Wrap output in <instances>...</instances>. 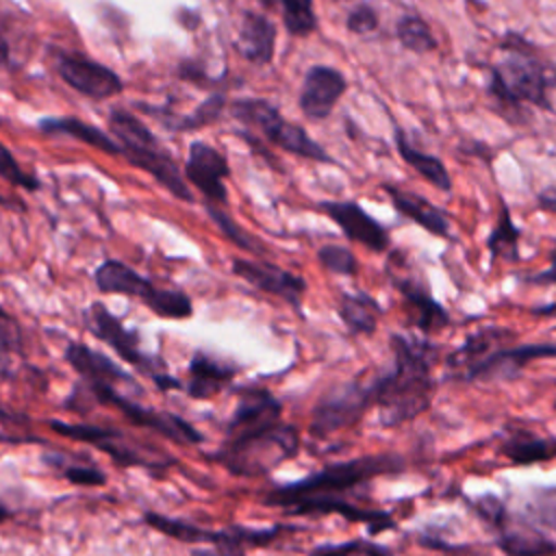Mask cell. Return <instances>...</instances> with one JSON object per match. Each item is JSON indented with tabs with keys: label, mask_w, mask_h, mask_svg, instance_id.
<instances>
[{
	"label": "cell",
	"mask_w": 556,
	"mask_h": 556,
	"mask_svg": "<svg viewBox=\"0 0 556 556\" xmlns=\"http://www.w3.org/2000/svg\"><path fill=\"white\" fill-rule=\"evenodd\" d=\"M404 469L406 460L395 452L367 454L326 465L302 480L280 484L265 493V504L285 508L287 515H341L352 523L367 526L369 534H380L395 526L391 513L356 506L348 500V493L374 478L395 476Z\"/></svg>",
	"instance_id": "1"
},
{
	"label": "cell",
	"mask_w": 556,
	"mask_h": 556,
	"mask_svg": "<svg viewBox=\"0 0 556 556\" xmlns=\"http://www.w3.org/2000/svg\"><path fill=\"white\" fill-rule=\"evenodd\" d=\"M389 348L391 367L376 376V408L382 428H397L430 408L441 350L426 337L402 332H391Z\"/></svg>",
	"instance_id": "2"
},
{
	"label": "cell",
	"mask_w": 556,
	"mask_h": 556,
	"mask_svg": "<svg viewBox=\"0 0 556 556\" xmlns=\"http://www.w3.org/2000/svg\"><path fill=\"white\" fill-rule=\"evenodd\" d=\"M504 56L491 70L489 96L506 106H519L528 102L532 106L549 109V87L554 76L541 61L539 52L517 33H506L502 39Z\"/></svg>",
	"instance_id": "3"
},
{
	"label": "cell",
	"mask_w": 556,
	"mask_h": 556,
	"mask_svg": "<svg viewBox=\"0 0 556 556\" xmlns=\"http://www.w3.org/2000/svg\"><path fill=\"white\" fill-rule=\"evenodd\" d=\"M109 128L115 135L117 143L122 146V156L148 172L159 185H163L172 195L185 202H193V195L185 182V174L176 165V161L161 148L159 139L150 132V128L139 122L132 113L124 109H113L109 113Z\"/></svg>",
	"instance_id": "4"
},
{
	"label": "cell",
	"mask_w": 556,
	"mask_h": 556,
	"mask_svg": "<svg viewBox=\"0 0 556 556\" xmlns=\"http://www.w3.org/2000/svg\"><path fill=\"white\" fill-rule=\"evenodd\" d=\"M465 506L493 534L495 545L506 556H556V545L539 532L510 500L495 493L463 497Z\"/></svg>",
	"instance_id": "5"
},
{
	"label": "cell",
	"mask_w": 556,
	"mask_h": 556,
	"mask_svg": "<svg viewBox=\"0 0 556 556\" xmlns=\"http://www.w3.org/2000/svg\"><path fill=\"white\" fill-rule=\"evenodd\" d=\"M298 450H300L298 430L280 421L278 426L265 432L226 441L217 452L211 454V458L235 476L254 478V476L269 473L280 463L295 456Z\"/></svg>",
	"instance_id": "6"
},
{
	"label": "cell",
	"mask_w": 556,
	"mask_h": 556,
	"mask_svg": "<svg viewBox=\"0 0 556 556\" xmlns=\"http://www.w3.org/2000/svg\"><path fill=\"white\" fill-rule=\"evenodd\" d=\"M96 287L104 293H117L141 300L154 315L165 319H187L193 313L187 293L176 289H159L152 280L122 261H104L93 274Z\"/></svg>",
	"instance_id": "7"
},
{
	"label": "cell",
	"mask_w": 556,
	"mask_h": 556,
	"mask_svg": "<svg viewBox=\"0 0 556 556\" xmlns=\"http://www.w3.org/2000/svg\"><path fill=\"white\" fill-rule=\"evenodd\" d=\"M230 111L239 122L258 130L274 146H278L295 156L313 159L319 163H334L332 156L317 141H313L311 135L302 126L287 122L267 100L241 98V100L232 102Z\"/></svg>",
	"instance_id": "8"
},
{
	"label": "cell",
	"mask_w": 556,
	"mask_h": 556,
	"mask_svg": "<svg viewBox=\"0 0 556 556\" xmlns=\"http://www.w3.org/2000/svg\"><path fill=\"white\" fill-rule=\"evenodd\" d=\"M387 276L400 293L413 326L424 334H434L452 324L450 311L432 295L428 278L406 261L404 254H391L387 261Z\"/></svg>",
	"instance_id": "9"
},
{
	"label": "cell",
	"mask_w": 556,
	"mask_h": 556,
	"mask_svg": "<svg viewBox=\"0 0 556 556\" xmlns=\"http://www.w3.org/2000/svg\"><path fill=\"white\" fill-rule=\"evenodd\" d=\"M376 406V376H356L326 391L313 408L311 434L328 437L356 426Z\"/></svg>",
	"instance_id": "10"
},
{
	"label": "cell",
	"mask_w": 556,
	"mask_h": 556,
	"mask_svg": "<svg viewBox=\"0 0 556 556\" xmlns=\"http://www.w3.org/2000/svg\"><path fill=\"white\" fill-rule=\"evenodd\" d=\"M87 324H89V330L98 339H102L126 363L135 365L146 376H150L161 391H169V389H180L182 387L180 380H176L174 376L163 371V365H159L148 352L141 350L139 334L135 330H128L102 302H93L91 304L89 315H87Z\"/></svg>",
	"instance_id": "11"
},
{
	"label": "cell",
	"mask_w": 556,
	"mask_h": 556,
	"mask_svg": "<svg viewBox=\"0 0 556 556\" xmlns=\"http://www.w3.org/2000/svg\"><path fill=\"white\" fill-rule=\"evenodd\" d=\"M89 389H91V393L96 395L98 402L117 408L135 426L148 428V430H152V432H156L165 439L176 441V443H200L202 441V434L189 421H185L182 417H178L174 413H159L154 408H146L139 402H135L132 397L122 395L117 387L91 384Z\"/></svg>",
	"instance_id": "12"
},
{
	"label": "cell",
	"mask_w": 556,
	"mask_h": 556,
	"mask_svg": "<svg viewBox=\"0 0 556 556\" xmlns=\"http://www.w3.org/2000/svg\"><path fill=\"white\" fill-rule=\"evenodd\" d=\"M541 358H556V343H506L469 367L460 382H515Z\"/></svg>",
	"instance_id": "13"
},
{
	"label": "cell",
	"mask_w": 556,
	"mask_h": 556,
	"mask_svg": "<svg viewBox=\"0 0 556 556\" xmlns=\"http://www.w3.org/2000/svg\"><path fill=\"white\" fill-rule=\"evenodd\" d=\"M50 428L61 434L67 437L72 441H80V443H89L96 450L104 452L106 456H111L117 465H135V467H146V469H154V467H163L169 460L163 458H154L150 454H143L132 439H126L122 432L111 430V428H102V426H91V424H65L59 419H50Z\"/></svg>",
	"instance_id": "14"
},
{
	"label": "cell",
	"mask_w": 556,
	"mask_h": 556,
	"mask_svg": "<svg viewBox=\"0 0 556 556\" xmlns=\"http://www.w3.org/2000/svg\"><path fill=\"white\" fill-rule=\"evenodd\" d=\"M56 72L59 76L78 93L93 98V100H106L117 93H122L124 83L122 78L106 65L87 59L83 54L74 52H56Z\"/></svg>",
	"instance_id": "15"
},
{
	"label": "cell",
	"mask_w": 556,
	"mask_h": 556,
	"mask_svg": "<svg viewBox=\"0 0 556 556\" xmlns=\"http://www.w3.org/2000/svg\"><path fill=\"white\" fill-rule=\"evenodd\" d=\"M319 208L341 228V232L354 241L365 245L367 250L382 254L391 245V237L387 226L374 219L358 202L352 200H326Z\"/></svg>",
	"instance_id": "16"
},
{
	"label": "cell",
	"mask_w": 556,
	"mask_h": 556,
	"mask_svg": "<svg viewBox=\"0 0 556 556\" xmlns=\"http://www.w3.org/2000/svg\"><path fill=\"white\" fill-rule=\"evenodd\" d=\"M282 406L267 389H241L232 419L226 428V441L265 432L280 424Z\"/></svg>",
	"instance_id": "17"
},
{
	"label": "cell",
	"mask_w": 556,
	"mask_h": 556,
	"mask_svg": "<svg viewBox=\"0 0 556 556\" xmlns=\"http://www.w3.org/2000/svg\"><path fill=\"white\" fill-rule=\"evenodd\" d=\"M230 174L226 156L208 143L193 141L185 163V178L195 185L208 204H226V178Z\"/></svg>",
	"instance_id": "18"
},
{
	"label": "cell",
	"mask_w": 556,
	"mask_h": 556,
	"mask_svg": "<svg viewBox=\"0 0 556 556\" xmlns=\"http://www.w3.org/2000/svg\"><path fill=\"white\" fill-rule=\"evenodd\" d=\"M232 271L245 282H250L252 287L285 300L293 308L302 306V298L306 293V280L302 276L291 274L282 267L250 261V258H232Z\"/></svg>",
	"instance_id": "19"
},
{
	"label": "cell",
	"mask_w": 556,
	"mask_h": 556,
	"mask_svg": "<svg viewBox=\"0 0 556 556\" xmlns=\"http://www.w3.org/2000/svg\"><path fill=\"white\" fill-rule=\"evenodd\" d=\"M513 339H515V332L510 328L495 326V324L473 330L471 334L465 337V341L454 352H450L443 358V380L460 382L463 374L469 367H473L478 361H482L493 350L510 343Z\"/></svg>",
	"instance_id": "20"
},
{
	"label": "cell",
	"mask_w": 556,
	"mask_h": 556,
	"mask_svg": "<svg viewBox=\"0 0 556 556\" xmlns=\"http://www.w3.org/2000/svg\"><path fill=\"white\" fill-rule=\"evenodd\" d=\"M345 76L330 65H313L302 83L300 109L308 119H326L345 93Z\"/></svg>",
	"instance_id": "21"
},
{
	"label": "cell",
	"mask_w": 556,
	"mask_h": 556,
	"mask_svg": "<svg viewBox=\"0 0 556 556\" xmlns=\"http://www.w3.org/2000/svg\"><path fill=\"white\" fill-rule=\"evenodd\" d=\"M500 454L515 467H532L556 460V434H539L523 426H504L497 443Z\"/></svg>",
	"instance_id": "22"
},
{
	"label": "cell",
	"mask_w": 556,
	"mask_h": 556,
	"mask_svg": "<svg viewBox=\"0 0 556 556\" xmlns=\"http://www.w3.org/2000/svg\"><path fill=\"white\" fill-rule=\"evenodd\" d=\"M387 191L393 208L404 215L406 219L421 226L426 232L439 239H452V224L450 217L432 202H428L424 195H417L413 191L400 189L395 185H382Z\"/></svg>",
	"instance_id": "23"
},
{
	"label": "cell",
	"mask_w": 556,
	"mask_h": 556,
	"mask_svg": "<svg viewBox=\"0 0 556 556\" xmlns=\"http://www.w3.org/2000/svg\"><path fill=\"white\" fill-rule=\"evenodd\" d=\"M65 358L74 367V371L87 380L89 387L91 384L117 387L119 382L132 384V378L119 365H115L109 356L91 350L89 345L70 343L65 350Z\"/></svg>",
	"instance_id": "24"
},
{
	"label": "cell",
	"mask_w": 556,
	"mask_h": 556,
	"mask_svg": "<svg viewBox=\"0 0 556 556\" xmlns=\"http://www.w3.org/2000/svg\"><path fill=\"white\" fill-rule=\"evenodd\" d=\"M243 59L256 65H267L276 48V26L269 17L248 11L241 20L239 35L235 41Z\"/></svg>",
	"instance_id": "25"
},
{
	"label": "cell",
	"mask_w": 556,
	"mask_h": 556,
	"mask_svg": "<svg viewBox=\"0 0 556 556\" xmlns=\"http://www.w3.org/2000/svg\"><path fill=\"white\" fill-rule=\"evenodd\" d=\"M515 508L556 545V486H530L510 497Z\"/></svg>",
	"instance_id": "26"
},
{
	"label": "cell",
	"mask_w": 556,
	"mask_h": 556,
	"mask_svg": "<svg viewBox=\"0 0 556 556\" xmlns=\"http://www.w3.org/2000/svg\"><path fill=\"white\" fill-rule=\"evenodd\" d=\"M337 313L348 328L350 334L354 337H371L378 328V321L382 317V306L378 304L376 298H371L365 291H354V293H341L337 302Z\"/></svg>",
	"instance_id": "27"
},
{
	"label": "cell",
	"mask_w": 556,
	"mask_h": 556,
	"mask_svg": "<svg viewBox=\"0 0 556 556\" xmlns=\"http://www.w3.org/2000/svg\"><path fill=\"white\" fill-rule=\"evenodd\" d=\"M235 376V367L211 358L208 354L198 352L189 363V380L187 393L195 400H206L219 393Z\"/></svg>",
	"instance_id": "28"
},
{
	"label": "cell",
	"mask_w": 556,
	"mask_h": 556,
	"mask_svg": "<svg viewBox=\"0 0 556 556\" xmlns=\"http://www.w3.org/2000/svg\"><path fill=\"white\" fill-rule=\"evenodd\" d=\"M143 521L150 528H154L156 532H161L169 539H176L180 543H189V545L211 543L215 547H228V528L208 530V528H200V526H193V523H187V521H180L174 517H165L159 513H146Z\"/></svg>",
	"instance_id": "29"
},
{
	"label": "cell",
	"mask_w": 556,
	"mask_h": 556,
	"mask_svg": "<svg viewBox=\"0 0 556 556\" xmlns=\"http://www.w3.org/2000/svg\"><path fill=\"white\" fill-rule=\"evenodd\" d=\"M39 130L46 135H70L91 148H98L106 154H119L122 156V146L109 137L104 130L98 126H91L78 117H46L39 124Z\"/></svg>",
	"instance_id": "30"
},
{
	"label": "cell",
	"mask_w": 556,
	"mask_h": 556,
	"mask_svg": "<svg viewBox=\"0 0 556 556\" xmlns=\"http://www.w3.org/2000/svg\"><path fill=\"white\" fill-rule=\"evenodd\" d=\"M519 241H521V228L513 222L510 208L502 200L497 222H495V226L491 228V232L486 237V252H489L491 263H495V261L519 263L521 261Z\"/></svg>",
	"instance_id": "31"
},
{
	"label": "cell",
	"mask_w": 556,
	"mask_h": 556,
	"mask_svg": "<svg viewBox=\"0 0 556 556\" xmlns=\"http://www.w3.org/2000/svg\"><path fill=\"white\" fill-rule=\"evenodd\" d=\"M395 148L400 152V156L404 159L406 165H410L424 180H428L432 187H437L439 191H452V178L445 169V165L441 163V159L426 154L424 150L415 148L402 128L395 126Z\"/></svg>",
	"instance_id": "32"
},
{
	"label": "cell",
	"mask_w": 556,
	"mask_h": 556,
	"mask_svg": "<svg viewBox=\"0 0 556 556\" xmlns=\"http://www.w3.org/2000/svg\"><path fill=\"white\" fill-rule=\"evenodd\" d=\"M282 13V22L293 37H306L317 28L313 0H261Z\"/></svg>",
	"instance_id": "33"
},
{
	"label": "cell",
	"mask_w": 556,
	"mask_h": 556,
	"mask_svg": "<svg viewBox=\"0 0 556 556\" xmlns=\"http://www.w3.org/2000/svg\"><path fill=\"white\" fill-rule=\"evenodd\" d=\"M395 33H397L400 43L410 52L426 54V52L437 50V39L432 35L430 26L419 15L400 17L397 26H395Z\"/></svg>",
	"instance_id": "34"
},
{
	"label": "cell",
	"mask_w": 556,
	"mask_h": 556,
	"mask_svg": "<svg viewBox=\"0 0 556 556\" xmlns=\"http://www.w3.org/2000/svg\"><path fill=\"white\" fill-rule=\"evenodd\" d=\"M308 556H395L387 545L369 539H350L332 545H317Z\"/></svg>",
	"instance_id": "35"
},
{
	"label": "cell",
	"mask_w": 556,
	"mask_h": 556,
	"mask_svg": "<svg viewBox=\"0 0 556 556\" xmlns=\"http://www.w3.org/2000/svg\"><path fill=\"white\" fill-rule=\"evenodd\" d=\"M317 258L332 274L348 276V278H354L358 274V261H356L354 252H350L343 245H334V243L321 245L317 252Z\"/></svg>",
	"instance_id": "36"
},
{
	"label": "cell",
	"mask_w": 556,
	"mask_h": 556,
	"mask_svg": "<svg viewBox=\"0 0 556 556\" xmlns=\"http://www.w3.org/2000/svg\"><path fill=\"white\" fill-rule=\"evenodd\" d=\"M224 102H226V98L222 93L208 96L189 117L178 119V124H174V128L176 130H195V128H202V126H208V124L217 122V117L222 115Z\"/></svg>",
	"instance_id": "37"
},
{
	"label": "cell",
	"mask_w": 556,
	"mask_h": 556,
	"mask_svg": "<svg viewBox=\"0 0 556 556\" xmlns=\"http://www.w3.org/2000/svg\"><path fill=\"white\" fill-rule=\"evenodd\" d=\"M22 330L20 324L0 308V361H9L13 354H22Z\"/></svg>",
	"instance_id": "38"
},
{
	"label": "cell",
	"mask_w": 556,
	"mask_h": 556,
	"mask_svg": "<svg viewBox=\"0 0 556 556\" xmlns=\"http://www.w3.org/2000/svg\"><path fill=\"white\" fill-rule=\"evenodd\" d=\"M0 178L9 180L11 185H17V187H24V189H37L39 182L37 178H33L30 174H26L20 163L15 161V156L0 143Z\"/></svg>",
	"instance_id": "39"
},
{
	"label": "cell",
	"mask_w": 556,
	"mask_h": 556,
	"mask_svg": "<svg viewBox=\"0 0 556 556\" xmlns=\"http://www.w3.org/2000/svg\"><path fill=\"white\" fill-rule=\"evenodd\" d=\"M345 26L350 33L354 35H367L371 30L378 28V13L371 4L363 2V4H356L350 13H348V20H345Z\"/></svg>",
	"instance_id": "40"
},
{
	"label": "cell",
	"mask_w": 556,
	"mask_h": 556,
	"mask_svg": "<svg viewBox=\"0 0 556 556\" xmlns=\"http://www.w3.org/2000/svg\"><path fill=\"white\" fill-rule=\"evenodd\" d=\"M59 469L63 471L65 480H70L74 484H80V486H102V484H106V476L98 467H91V465H61L59 463Z\"/></svg>",
	"instance_id": "41"
},
{
	"label": "cell",
	"mask_w": 556,
	"mask_h": 556,
	"mask_svg": "<svg viewBox=\"0 0 556 556\" xmlns=\"http://www.w3.org/2000/svg\"><path fill=\"white\" fill-rule=\"evenodd\" d=\"M208 215L213 217V222L222 228V232L230 239V241H235L239 248H243V250H254V241L235 224V219H230L222 208H217L215 204H208Z\"/></svg>",
	"instance_id": "42"
},
{
	"label": "cell",
	"mask_w": 556,
	"mask_h": 556,
	"mask_svg": "<svg viewBox=\"0 0 556 556\" xmlns=\"http://www.w3.org/2000/svg\"><path fill=\"white\" fill-rule=\"evenodd\" d=\"M519 282L528 287H556V241L549 252V265L536 274L519 276Z\"/></svg>",
	"instance_id": "43"
},
{
	"label": "cell",
	"mask_w": 556,
	"mask_h": 556,
	"mask_svg": "<svg viewBox=\"0 0 556 556\" xmlns=\"http://www.w3.org/2000/svg\"><path fill=\"white\" fill-rule=\"evenodd\" d=\"M193 556H243V554L239 549L215 547V549H193Z\"/></svg>",
	"instance_id": "44"
},
{
	"label": "cell",
	"mask_w": 556,
	"mask_h": 556,
	"mask_svg": "<svg viewBox=\"0 0 556 556\" xmlns=\"http://www.w3.org/2000/svg\"><path fill=\"white\" fill-rule=\"evenodd\" d=\"M536 204L547 213H556V193H541L536 198Z\"/></svg>",
	"instance_id": "45"
},
{
	"label": "cell",
	"mask_w": 556,
	"mask_h": 556,
	"mask_svg": "<svg viewBox=\"0 0 556 556\" xmlns=\"http://www.w3.org/2000/svg\"><path fill=\"white\" fill-rule=\"evenodd\" d=\"M530 313H532L534 317H556V302L534 306V308H530Z\"/></svg>",
	"instance_id": "46"
},
{
	"label": "cell",
	"mask_w": 556,
	"mask_h": 556,
	"mask_svg": "<svg viewBox=\"0 0 556 556\" xmlns=\"http://www.w3.org/2000/svg\"><path fill=\"white\" fill-rule=\"evenodd\" d=\"M11 61V52H9V43L4 39V35L0 33V65H9Z\"/></svg>",
	"instance_id": "47"
},
{
	"label": "cell",
	"mask_w": 556,
	"mask_h": 556,
	"mask_svg": "<svg viewBox=\"0 0 556 556\" xmlns=\"http://www.w3.org/2000/svg\"><path fill=\"white\" fill-rule=\"evenodd\" d=\"M178 15H185V17H189V20H180V22H185L189 28H193L195 24H200V15H198L195 11H187V9H182V11H178Z\"/></svg>",
	"instance_id": "48"
},
{
	"label": "cell",
	"mask_w": 556,
	"mask_h": 556,
	"mask_svg": "<svg viewBox=\"0 0 556 556\" xmlns=\"http://www.w3.org/2000/svg\"><path fill=\"white\" fill-rule=\"evenodd\" d=\"M7 517H9V510H2V513H0V523H2Z\"/></svg>",
	"instance_id": "49"
},
{
	"label": "cell",
	"mask_w": 556,
	"mask_h": 556,
	"mask_svg": "<svg viewBox=\"0 0 556 556\" xmlns=\"http://www.w3.org/2000/svg\"><path fill=\"white\" fill-rule=\"evenodd\" d=\"M0 204H4V198H2V195H0Z\"/></svg>",
	"instance_id": "50"
},
{
	"label": "cell",
	"mask_w": 556,
	"mask_h": 556,
	"mask_svg": "<svg viewBox=\"0 0 556 556\" xmlns=\"http://www.w3.org/2000/svg\"><path fill=\"white\" fill-rule=\"evenodd\" d=\"M2 510H7V508H4V506H2V504H0V513H2Z\"/></svg>",
	"instance_id": "51"
},
{
	"label": "cell",
	"mask_w": 556,
	"mask_h": 556,
	"mask_svg": "<svg viewBox=\"0 0 556 556\" xmlns=\"http://www.w3.org/2000/svg\"><path fill=\"white\" fill-rule=\"evenodd\" d=\"M554 406H556V402H554Z\"/></svg>",
	"instance_id": "52"
},
{
	"label": "cell",
	"mask_w": 556,
	"mask_h": 556,
	"mask_svg": "<svg viewBox=\"0 0 556 556\" xmlns=\"http://www.w3.org/2000/svg\"><path fill=\"white\" fill-rule=\"evenodd\" d=\"M343 2H345V0H343Z\"/></svg>",
	"instance_id": "53"
}]
</instances>
